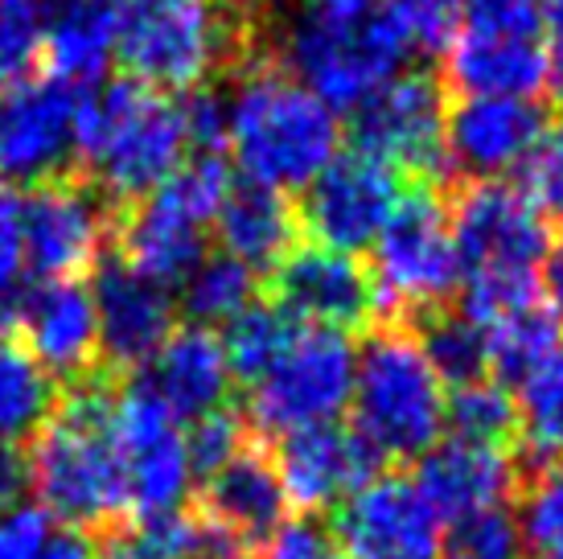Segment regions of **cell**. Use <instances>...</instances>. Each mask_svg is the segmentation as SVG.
I'll return each instance as SVG.
<instances>
[{"instance_id": "1", "label": "cell", "mask_w": 563, "mask_h": 559, "mask_svg": "<svg viewBox=\"0 0 563 559\" xmlns=\"http://www.w3.org/2000/svg\"><path fill=\"white\" fill-rule=\"evenodd\" d=\"M461 260L465 305L461 313L489 326L506 313L539 300V267L551 248L548 218L518 186L477 182L461 194L449 218Z\"/></svg>"}, {"instance_id": "2", "label": "cell", "mask_w": 563, "mask_h": 559, "mask_svg": "<svg viewBox=\"0 0 563 559\" xmlns=\"http://www.w3.org/2000/svg\"><path fill=\"white\" fill-rule=\"evenodd\" d=\"M342 124L313 91L284 70H255L227 99V144L247 182L288 194L305 189L338 156Z\"/></svg>"}, {"instance_id": "3", "label": "cell", "mask_w": 563, "mask_h": 559, "mask_svg": "<svg viewBox=\"0 0 563 559\" xmlns=\"http://www.w3.org/2000/svg\"><path fill=\"white\" fill-rule=\"evenodd\" d=\"M75 153L87 156L99 189L141 202L186 165L189 136L181 103L136 83H103L79 95Z\"/></svg>"}, {"instance_id": "4", "label": "cell", "mask_w": 563, "mask_h": 559, "mask_svg": "<svg viewBox=\"0 0 563 559\" xmlns=\"http://www.w3.org/2000/svg\"><path fill=\"white\" fill-rule=\"evenodd\" d=\"M444 407L449 387L423 358L411 329H375L354 350L350 428L378 461H420L444 440Z\"/></svg>"}, {"instance_id": "5", "label": "cell", "mask_w": 563, "mask_h": 559, "mask_svg": "<svg viewBox=\"0 0 563 559\" xmlns=\"http://www.w3.org/2000/svg\"><path fill=\"white\" fill-rule=\"evenodd\" d=\"M108 399L99 387H82L49 416L25 452L37 506L63 527L87 530L124 514L120 469L108 440Z\"/></svg>"}, {"instance_id": "6", "label": "cell", "mask_w": 563, "mask_h": 559, "mask_svg": "<svg viewBox=\"0 0 563 559\" xmlns=\"http://www.w3.org/2000/svg\"><path fill=\"white\" fill-rule=\"evenodd\" d=\"M235 50V13L227 0H120L115 58L136 87L202 91Z\"/></svg>"}, {"instance_id": "7", "label": "cell", "mask_w": 563, "mask_h": 559, "mask_svg": "<svg viewBox=\"0 0 563 559\" xmlns=\"http://www.w3.org/2000/svg\"><path fill=\"white\" fill-rule=\"evenodd\" d=\"M280 50L284 66L292 70L288 78L313 91L329 111H358L378 87L404 75V58L411 54L387 13L350 25L297 13L284 30Z\"/></svg>"}, {"instance_id": "8", "label": "cell", "mask_w": 563, "mask_h": 559, "mask_svg": "<svg viewBox=\"0 0 563 559\" xmlns=\"http://www.w3.org/2000/svg\"><path fill=\"white\" fill-rule=\"evenodd\" d=\"M354 391V342L342 329L292 326L284 350L251 379L247 419L264 436L338 424Z\"/></svg>"}, {"instance_id": "9", "label": "cell", "mask_w": 563, "mask_h": 559, "mask_svg": "<svg viewBox=\"0 0 563 559\" xmlns=\"http://www.w3.org/2000/svg\"><path fill=\"white\" fill-rule=\"evenodd\" d=\"M231 173L219 156L198 153L165 186L144 194L124 218V264L157 284H181L206 260V239L214 227Z\"/></svg>"}, {"instance_id": "10", "label": "cell", "mask_w": 563, "mask_h": 559, "mask_svg": "<svg viewBox=\"0 0 563 559\" xmlns=\"http://www.w3.org/2000/svg\"><path fill=\"white\" fill-rule=\"evenodd\" d=\"M449 78L465 95L534 99L551 78L543 0H470L449 42Z\"/></svg>"}, {"instance_id": "11", "label": "cell", "mask_w": 563, "mask_h": 559, "mask_svg": "<svg viewBox=\"0 0 563 559\" xmlns=\"http://www.w3.org/2000/svg\"><path fill=\"white\" fill-rule=\"evenodd\" d=\"M375 300L395 313L428 317L461 288L453 227L437 194H407L375 243Z\"/></svg>"}, {"instance_id": "12", "label": "cell", "mask_w": 563, "mask_h": 559, "mask_svg": "<svg viewBox=\"0 0 563 559\" xmlns=\"http://www.w3.org/2000/svg\"><path fill=\"white\" fill-rule=\"evenodd\" d=\"M108 440L120 469L124 514L132 518H161L186 511L194 490V465L186 452V428L165 416L153 399L136 387L108 399Z\"/></svg>"}, {"instance_id": "13", "label": "cell", "mask_w": 563, "mask_h": 559, "mask_svg": "<svg viewBox=\"0 0 563 559\" xmlns=\"http://www.w3.org/2000/svg\"><path fill=\"white\" fill-rule=\"evenodd\" d=\"M305 189V227L317 239V248L342 255L375 248L383 227L407 198L399 169L358 149L333 156Z\"/></svg>"}, {"instance_id": "14", "label": "cell", "mask_w": 563, "mask_h": 559, "mask_svg": "<svg viewBox=\"0 0 563 559\" xmlns=\"http://www.w3.org/2000/svg\"><path fill=\"white\" fill-rule=\"evenodd\" d=\"M444 530L416 478L378 473L338 511L333 539L345 559H444Z\"/></svg>"}, {"instance_id": "15", "label": "cell", "mask_w": 563, "mask_h": 559, "mask_svg": "<svg viewBox=\"0 0 563 559\" xmlns=\"http://www.w3.org/2000/svg\"><path fill=\"white\" fill-rule=\"evenodd\" d=\"M79 91L58 78L0 87V186H46L75 153Z\"/></svg>"}, {"instance_id": "16", "label": "cell", "mask_w": 563, "mask_h": 559, "mask_svg": "<svg viewBox=\"0 0 563 559\" xmlns=\"http://www.w3.org/2000/svg\"><path fill=\"white\" fill-rule=\"evenodd\" d=\"M444 87L432 75L407 70L354 111V140L358 153L428 177L444 169Z\"/></svg>"}, {"instance_id": "17", "label": "cell", "mask_w": 563, "mask_h": 559, "mask_svg": "<svg viewBox=\"0 0 563 559\" xmlns=\"http://www.w3.org/2000/svg\"><path fill=\"white\" fill-rule=\"evenodd\" d=\"M108 234V210L79 182L54 177L21 198V239L25 267L42 280H75L99 260Z\"/></svg>"}, {"instance_id": "18", "label": "cell", "mask_w": 563, "mask_h": 559, "mask_svg": "<svg viewBox=\"0 0 563 559\" xmlns=\"http://www.w3.org/2000/svg\"><path fill=\"white\" fill-rule=\"evenodd\" d=\"M543 136L548 111L539 99L465 95L444 120V165L489 182L506 169H518Z\"/></svg>"}, {"instance_id": "19", "label": "cell", "mask_w": 563, "mask_h": 559, "mask_svg": "<svg viewBox=\"0 0 563 559\" xmlns=\"http://www.w3.org/2000/svg\"><path fill=\"white\" fill-rule=\"evenodd\" d=\"M272 465L288 506L305 514L342 511L362 485L378 478V457L350 424H321L284 436Z\"/></svg>"}, {"instance_id": "20", "label": "cell", "mask_w": 563, "mask_h": 559, "mask_svg": "<svg viewBox=\"0 0 563 559\" xmlns=\"http://www.w3.org/2000/svg\"><path fill=\"white\" fill-rule=\"evenodd\" d=\"M231 383H235V374L227 366L219 333L202 326L173 329L157 354L132 379V387L141 391L144 399H153L165 416L177 419L181 428L227 412Z\"/></svg>"}, {"instance_id": "21", "label": "cell", "mask_w": 563, "mask_h": 559, "mask_svg": "<svg viewBox=\"0 0 563 559\" xmlns=\"http://www.w3.org/2000/svg\"><path fill=\"white\" fill-rule=\"evenodd\" d=\"M91 305L99 326V354L115 366H144L177 321V300L169 288L124 260H103L95 267Z\"/></svg>"}, {"instance_id": "22", "label": "cell", "mask_w": 563, "mask_h": 559, "mask_svg": "<svg viewBox=\"0 0 563 559\" xmlns=\"http://www.w3.org/2000/svg\"><path fill=\"white\" fill-rule=\"evenodd\" d=\"M371 272L342 251L292 248V255L276 267V309L288 321L317 329L362 326L375 313Z\"/></svg>"}, {"instance_id": "23", "label": "cell", "mask_w": 563, "mask_h": 559, "mask_svg": "<svg viewBox=\"0 0 563 559\" xmlns=\"http://www.w3.org/2000/svg\"><path fill=\"white\" fill-rule=\"evenodd\" d=\"M21 346L37 358V366L58 379H82L99 358V326H95L91 288L79 280H42V288L21 293Z\"/></svg>"}, {"instance_id": "24", "label": "cell", "mask_w": 563, "mask_h": 559, "mask_svg": "<svg viewBox=\"0 0 563 559\" xmlns=\"http://www.w3.org/2000/svg\"><path fill=\"white\" fill-rule=\"evenodd\" d=\"M416 485L444 523H456L470 514L510 506V494L518 490V469L501 445L444 436L416 461Z\"/></svg>"}, {"instance_id": "25", "label": "cell", "mask_w": 563, "mask_h": 559, "mask_svg": "<svg viewBox=\"0 0 563 559\" xmlns=\"http://www.w3.org/2000/svg\"><path fill=\"white\" fill-rule=\"evenodd\" d=\"M284 514H288V497L272 457L264 452L243 449L202 482V518L235 551L264 547L284 527Z\"/></svg>"}, {"instance_id": "26", "label": "cell", "mask_w": 563, "mask_h": 559, "mask_svg": "<svg viewBox=\"0 0 563 559\" xmlns=\"http://www.w3.org/2000/svg\"><path fill=\"white\" fill-rule=\"evenodd\" d=\"M222 255H231L247 272H276L297 248V210L284 194L260 182H231L214 215Z\"/></svg>"}, {"instance_id": "27", "label": "cell", "mask_w": 563, "mask_h": 559, "mask_svg": "<svg viewBox=\"0 0 563 559\" xmlns=\"http://www.w3.org/2000/svg\"><path fill=\"white\" fill-rule=\"evenodd\" d=\"M115 17L120 0H66L63 9H54L42 30L49 78L66 87L99 83L115 54Z\"/></svg>"}, {"instance_id": "28", "label": "cell", "mask_w": 563, "mask_h": 559, "mask_svg": "<svg viewBox=\"0 0 563 559\" xmlns=\"http://www.w3.org/2000/svg\"><path fill=\"white\" fill-rule=\"evenodd\" d=\"M58 412V383L21 346L13 329L0 326V445H25Z\"/></svg>"}, {"instance_id": "29", "label": "cell", "mask_w": 563, "mask_h": 559, "mask_svg": "<svg viewBox=\"0 0 563 559\" xmlns=\"http://www.w3.org/2000/svg\"><path fill=\"white\" fill-rule=\"evenodd\" d=\"M99 559H239V551L202 514H161V518H132Z\"/></svg>"}, {"instance_id": "30", "label": "cell", "mask_w": 563, "mask_h": 559, "mask_svg": "<svg viewBox=\"0 0 563 559\" xmlns=\"http://www.w3.org/2000/svg\"><path fill=\"white\" fill-rule=\"evenodd\" d=\"M515 416V432H522V445L539 465L563 461V342L518 383Z\"/></svg>"}, {"instance_id": "31", "label": "cell", "mask_w": 563, "mask_h": 559, "mask_svg": "<svg viewBox=\"0 0 563 559\" xmlns=\"http://www.w3.org/2000/svg\"><path fill=\"white\" fill-rule=\"evenodd\" d=\"M560 321L551 317L548 305H522V309L506 313L498 321L485 326V354H489V371L498 374V383H522L527 374L543 362V358L563 342Z\"/></svg>"}, {"instance_id": "32", "label": "cell", "mask_w": 563, "mask_h": 559, "mask_svg": "<svg viewBox=\"0 0 563 559\" xmlns=\"http://www.w3.org/2000/svg\"><path fill=\"white\" fill-rule=\"evenodd\" d=\"M423 329L416 333L423 358L432 362L444 387H470L477 379H489V354H485V329L465 313H428L420 317Z\"/></svg>"}, {"instance_id": "33", "label": "cell", "mask_w": 563, "mask_h": 559, "mask_svg": "<svg viewBox=\"0 0 563 559\" xmlns=\"http://www.w3.org/2000/svg\"><path fill=\"white\" fill-rule=\"evenodd\" d=\"M247 305H255V272H247L231 255H206L202 264L181 280V309L189 313L194 326H227Z\"/></svg>"}, {"instance_id": "34", "label": "cell", "mask_w": 563, "mask_h": 559, "mask_svg": "<svg viewBox=\"0 0 563 559\" xmlns=\"http://www.w3.org/2000/svg\"><path fill=\"white\" fill-rule=\"evenodd\" d=\"M518 428L515 395L501 387L498 379H477L470 387L449 391L444 407V432L456 440H477V445H506Z\"/></svg>"}, {"instance_id": "35", "label": "cell", "mask_w": 563, "mask_h": 559, "mask_svg": "<svg viewBox=\"0 0 563 559\" xmlns=\"http://www.w3.org/2000/svg\"><path fill=\"white\" fill-rule=\"evenodd\" d=\"M292 333V321L276 305H247L235 321L222 326V354L235 379H255L272 358L280 354L284 342Z\"/></svg>"}, {"instance_id": "36", "label": "cell", "mask_w": 563, "mask_h": 559, "mask_svg": "<svg viewBox=\"0 0 563 559\" xmlns=\"http://www.w3.org/2000/svg\"><path fill=\"white\" fill-rule=\"evenodd\" d=\"M515 518L522 544L531 547L534 556L563 559V461L539 465Z\"/></svg>"}, {"instance_id": "37", "label": "cell", "mask_w": 563, "mask_h": 559, "mask_svg": "<svg viewBox=\"0 0 563 559\" xmlns=\"http://www.w3.org/2000/svg\"><path fill=\"white\" fill-rule=\"evenodd\" d=\"M527 544L510 506L456 518L444 530V559H522Z\"/></svg>"}, {"instance_id": "38", "label": "cell", "mask_w": 563, "mask_h": 559, "mask_svg": "<svg viewBox=\"0 0 563 559\" xmlns=\"http://www.w3.org/2000/svg\"><path fill=\"white\" fill-rule=\"evenodd\" d=\"M465 4L470 0H383V13L411 50H444L465 17Z\"/></svg>"}, {"instance_id": "39", "label": "cell", "mask_w": 563, "mask_h": 559, "mask_svg": "<svg viewBox=\"0 0 563 559\" xmlns=\"http://www.w3.org/2000/svg\"><path fill=\"white\" fill-rule=\"evenodd\" d=\"M243 449H247V424L239 416H231V412L206 416L186 428V452H189V465H194V478H198V482H206L214 469H222Z\"/></svg>"}, {"instance_id": "40", "label": "cell", "mask_w": 563, "mask_h": 559, "mask_svg": "<svg viewBox=\"0 0 563 559\" xmlns=\"http://www.w3.org/2000/svg\"><path fill=\"white\" fill-rule=\"evenodd\" d=\"M25 239H21V194L0 186V313L16 309L25 288Z\"/></svg>"}, {"instance_id": "41", "label": "cell", "mask_w": 563, "mask_h": 559, "mask_svg": "<svg viewBox=\"0 0 563 559\" xmlns=\"http://www.w3.org/2000/svg\"><path fill=\"white\" fill-rule=\"evenodd\" d=\"M522 194L539 215L563 218V132H548L522 161Z\"/></svg>"}, {"instance_id": "42", "label": "cell", "mask_w": 563, "mask_h": 559, "mask_svg": "<svg viewBox=\"0 0 563 559\" xmlns=\"http://www.w3.org/2000/svg\"><path fill=\"white\" fill-rule=\"evenodd\" d=\"M63 523H54L42 506H16V511L0 514V559H46L49 544Z\"/></svg>"}, {"instance_id": "43", "label": "cell", "mask_w": 563, "mask_h": 559, "mask_svg": "<svg viewBox=\"0 0 563 559\" xmlns=\"http://www.w3.org/2000/svg\"><path fill=\"white\" fill-rule=\"evenodd\" d=\"M264 559H345V551L329 527H321L317 518H300V523H284L267 539Z\"/></svg>"}, {"instance_id": "44", "label": "cell", "mask_w": 563, "mask_h": 559, "mask_svg": "<svg viewBox=\"0 0 563 559\" xmlns=\"http://www.w3.org/2000/svg\"><path fill=\"white\" fill-rule=\"evenodd\" d=\"M37 50H42V30H37V21L0 9V87L21 83L25 70L33 66V58H37Z\"/></svg>"}, {"instance_id": "45", "label": "cell", "mask_w": 563, "mask_h": 559, "mask_svg": "<svg viewBox=\"0 0 563 559\" xmlns=\"http://www.w3.org/2000/svg\"><path fill=\"white\" fill-rule=\"evenodd\" d=\"M33 494V478H30V457L16 445H0V514L25 506Z\"/></svg>"}, {"instance_id": "46", "label": "cell", "mask_w": 563, "mask_h": 559, "mask_svg": "<svg viewBox=\"0 0 563 559\" xmlns=\"http://www.w3.org/2000/svg\"><path fill=\"white\" fill-rule=\"evenodd\" d=\"M300 13L321 17V21H338V25H350V21H366V17L383 13V0H305Z\"/></svg>"}, {"instance_id": "47", "label": "cell", "mask_w": 563, "mask_h": 559, "mask_svg": "<svg viewBox=\"0 0 563 559\" xmlns=\"http://www.w3.org/2000/svg\"><path fill=\"white\" fill-rule=\"evenodd\" d=\"M539 276H543V293H548V309L551 317L563 326V239L555 248H548L543 255V267H539Z\"/></svg>"}, {"instance_id": "48", "label": "cell", "mask_w": 563, "mask_h": 559, "mask_svg": "<svg viewBox=\"0 0 563 559\" xmlns=\"http://www.w3.org/2000/svg\"><path fill=\"white\" fill-rule=\"evenodd\" d=\"M543 37L551 66H563V0H543Z\"/></svg>"}, {"instance_id": "49", "label": "cell", "mask_w": 563, "mask_h": 559, "mask_svg": "<svg viewBox=\"0 0 563 559\" xmlns=\"http://www.w3.org/2000/svg\"><path fill=\"white\" fill-rule=\"evenodd\" d=\"M63 4L66 0H0L4 13H21V17H30V21H37V25H42L54 9H63Z\"/></svg>"}, {"instance_id": "50", "label": "cell", "mask_w": 563, "mask_h": 559, "mask_svg": "<svg viewBox=\"0 0 563 559\" xmlns=\"http://www.w3.org/2000/svg\"><path fill=\"white\" fill-rule=\"evenodd\" d=\"M534 559H551V556H534Z\"/></svg>"}]
</instances>
